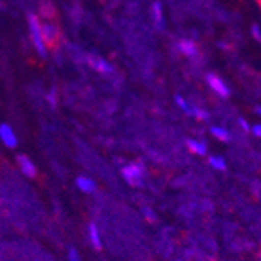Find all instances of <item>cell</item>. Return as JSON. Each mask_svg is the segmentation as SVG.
<instances>
[{
    "instance_id": "9",
    "label": "cell",
    "mask_w": 261,
    "mask_h": 261,
    "mask_svg": "<svg viewBox=\"0 0 261 261\" xmlns=\"http://www.w3.org/2000/svg\"><path fill=\"white\" fill-rule=\"evenodd\" d=\"M88 236H89V243L94 249H100L102 247V238H100V231L97 228V225L91 222L88 225Z\"/></svg>"
},
{
    "instance_id": "4",
    "label": "cell",
    "mask_w": 261,
    "mask_h": 261,
    "mask_svg": "<svg viewBox=\"0 0 261 261\" xmlns=\"http://www.w3.org/2000/svg\"><path fill=\"white\" fill-rule=\"evenodd\" d=\"M206 83L210 85V88L215 91L219 97L227 99L230 96V89L227 88V85L216 75V74H208L206 75Z\"/></svg>"
},
{
    "instance_id": "10",
    "label": "cell",
    "mask_w": 261,
    "mask_h": 261,
    "mask_svg": "<svg viewBox=\"0 0 261 261\" xmlns=\"http://www.w3.org/2000/svg\"><path fill=\"white\" fill-rule=\"evenodd\" d=\"M77 188L80 189L82 193H85V194H91V193H94L96 191V181H94L92 178H89V177H79L77 178Z\"/></svg>"
},
{
    "instance_id": "6",
    "label": "cell",
    "mask_w": 261,
    "mask_h": 261,
    "mask_svg": "<svg viewBox=\"0 0 261 261\" xmlns=\"http://www.w3.org/2000/svg\"><path fill=\"white\" fill-rule=\"evenodd\" d=\"M89 66L102 75H111L114 72V67L108 61L99 57H89Z\"/></svg>"
},
{
    "instance_id": "11",
    "label": "cell",
    "mask_w": 261,
    "mask_h": 261,
    "mask_svg": "<svg viewBox=\"0 0 261 261\" xmlns=\"http://www.w3.org/2000/svg\"><path fill=\"white\" fill-rule=\"evenodd\" d=\"M152 17H153V22L158 29H161L164 25V19H163V8H161V4L160 2H153L152 5Z\"/></svg>"
},
{
    "instance_id": "2",
    "label": "cell",
    "mask_w": 261,
    "mask_h": 261,
    "mask_svg": "<svg viewBox=\"0 0 261 261\" xmlns=\"http://www.w3.org/2000/svg\"><path fill=\"white\" fill-rule=\"evenodd\" d=\"M41 33H42V41L44 45L49 49H57L60 41H61V30L57 23L54 22H41Z\"/></svg>"
},
{
    "instance_id": "14",
    "label": "cell",
    "mask_w": 261,
    "mask_h": 261,
    "mask_svg": "<svg viewBox=\"0 0 261 261\" xmlns=\"http://www.w3.org/2000/svg\"><path fill=\"white\" fill-rule=\"evenodd\" d=\"M210 132H211L213 136L218 138V139H221V141H230V133H228L225 128H221V127H211Z\"/></svg>"
},
{
    "instance_id": "21",
    "label": "cell",
    "mask_w": 261,
    "mask_h": 261,
    "mask_svg": "<svg viewBox=\"0 0 261 261\" xmlns=\"http://www.w3.org/2000/svg\"><path fill=\"white\" fill-rule=\"evenodd\" d=\"M252 133H253L255 136H259V138H261V125H255V127L252 128Z\"/></svg>"
},
{
    "instance_id": "13",
    "label": "cell",
    "mask_w": 261,
    "mask_h": 261,
    "mask_svg": "<svg viewBox=\"0 0 261 261\" xmlns=\"http://www.w3.org/2000/svg\"><path fill=\"white\" fill-rule=\"evenodd\" d=\"M39 13H41L42 17H47V19H50V17H55V16H57L55 7H54L50 2H47V0L41 2V5H39Z\"/></svg>"
},
{
    "instance_id": "17",
    "label": "cell",
    "mask_w": 261,
    "mask_h": 261,
    "mask_svg": "<svg viewBox=\"0 0 261 261\" xmlns=\"http://www.w3.org/2000/svg\"><path fill=\"white\" fill-rule=\"evenodd\" d=\"M175 100H177V105H178L185 113H188V114H189V107H191V105H188V103H186V100H185L183 97H180V96H177V97H175Z\"/></svg>"
},
{
    "instance_id": "3",
    "label": "cell",
    "mask_w": 261,
    "mask_h": 261,
    "mask_svg": "<svg viewBox=\"0 0 261 261\" xmlns=\"http://www.w3.org/2000/svg\"><path fill=\"white\" fill-rule=\"evenodd\" d=\"M122 177L124 180L132 185V186H139L142 185V178H144V166L141 163H132L122 168Z\"/></svg>"
},
{
    "instance_id": "22",
    "label": "cell",
    "mask_w": 261,
    "mask_h": 261,
    "mask_svg": "<svg viewBox=\"0 0 261 261\" xmlns=\"http://www.w3.org/2000/svg\"><path fill=\"white\" fill-rule=\"evenodd\" d=\"M240 124H241V127H243L246 132H249V125H247V122H246L244 119H240Z\"/></svg>"
},
{
    "instance_id": "16",
    "label": "cell",
    "mask_w": 261,
    "mask_h": 261,
    "mask_svg": "<svg viewBox=\"0 0 261 261\" xmlns=\"http://www.w3.org/2000/svg\"><path fill=\"white\" fill-rule=\"evenodd\" d=\"M189 114H193V116H196L197 119H203V121H206L208 117H210V114L205 111V110H202V108H197V107H189Z\"/></svg>"
},
{
    "instance_id": "7",
    "label": "cell",
    "mask_w": 261,
    "mask_h": 261,
    "mask_svg": "<svg viewBox=\"0 0 261 261\" xmlns=\"http://www.w3.org/2000/svg\"><path fill=\"white\" fill-rule=\"evenodd\" d=\"M177 49L180 54H183L188 58H194L199 54V47L194 41H189V39H181L177 42Z\"/></svg>"
},
{
    "instance_id": "18",
    "label": "cell",
    "mask_w": 261,
    "mask_h": 261,
    "mask_svg": "<svg viewBox=\"0 0 261 261\" xmlns=\"http://www.w3.org/2000/svg\"><path fill=\"white\" fill-rule=\"evenodd\" d=\"M47 100H49V103L52 107H57V89L52 88V91L49 92V96H47Z\"/></svg>"
},
{
    "instance_id": "23",
    "label": "cell",
    "mask_w": 261,
    "mask_h": 261,
    "mask_svg": "<svg viewBox=\"0 0 261 261\" xmlns=\"http://www.w3.org/2000/svg\"><path fill=\"white\" fill-rule=\"evenodd\" d=\"M258 4H259V7H261V0H258Z\"/></svg>"
},
{
    "instance_id": "1",
    "label": "cell",
    "mask_w": 261,
    "mask_h": 261,
    "mask_svg": "<svg viewBox=\"0 0 261 261\" xmlns=\"http://www.w3.org/2000/svg\"><path fill=\"white\" fill-rule=\"evenodd\" d=\"M27 20H29V29H30V38H32V42L35 45V49H36V52L39 54L41 58H45L47 47L44 45V41H42L41 20H39V17L35 13H29Z\"/></svg>"
},
{
    "instance_id": "12",
    "label": "cell",
    "mask_w": 261,
    "mask_h": 261,
    "mask_svg": "<svg viewBox=\"0 0 261 261\" xmlns=\"http://www.w3.org/2000/svg\"><path fill=\"white\" fill-rule=\"evenodd\" d=\"M186 146H188L189 150H191L193 153H196V155H205V153H206V144H205V142L189 139V141L186 142Z\"/></svg>"
},
{
    "instance_id": "5",
    "label": "cell",
    "mask_w": 261,
    "mask_h": 261,
    "mask_svg": "<svg viewBox=\"0 0 261 261\" xmlns=\"http://www.w3.org/2000/svg\"><path fill=\"white\" fill-rule=\"evenodd\" d=\"M0 141L10 149H14L17 146V136L8 124H0Z\"/></svg>"
},
{
    "instance_id": "8",
    "label": "cell",
    "mask_w": 261,
    "mask_h": 261,
    "mask_svg": "<svg viewBox=\"0 0 261 261\" xmlns=\"http://www.w3.org/2000/svg\"><path fill=\"white\" fill-rule=\"evenodd\" d=\"M17 164H19V168H20V171H22L23 175H27L30 178L36 175V166H35V163L32 161L30 156H27V155H19L17 156Z\"/></svg>"
},
{
    "instance_id": "20",
    "label": "cell",
    "mask_w": 261,
    "mask_h": 261,
    "mask_svg": "<svg viewBox=\"0 0 261 261\" xmlns=\"http://www.w3.org/2000/svg\"><path fill=\"white\" fill-rule=\"evenodd\" d=\"M69 261H82V258H80V255H79V252L75 249L69 250Z\"/></svg>"
},
{
    "instance_id": "15",
    "label": "cell",
    "mask_w": 261,
    "mask_h": 261,
    "mask_svg": "<svg viewBox=\"0 0 261 261\" xmlns=\"http://www.w3.org/2000/svg\"><path fill=\"white\" fill-rule=\"evenodd\" d=\"M210 164L215 169H219V171H224L227 168V164H225L222 156H210Z\"/></svg>"
},
{
    "instance_id": "19",
    "label": "cell",
    "mask_w": 261,
    "mask_h": 261,
    "mask_svg": "<svg viewBox=\"0 0 261 261\" xmlns=\"http://www.w3.org/2000/svg\"><path fill=\"white\" fill-rule=\"evenodd\" d=\"M252 36H253L258 42H261V30H259V27L256 25V23H253V25H252Z\"/></svg>"
},
{
    "instance_id": "24",
    "label": "cell",
    "mask_w": 261,
    "mask_h": 261,
    "mask_svg": "<svg viewBox=\"0 0 261 261\" xmlns=\"http://www.w3.org/2000/svg\"><path fill=\"white\" fill-rule=\"evenodd\" d=\"M0 2H2V0H0ZM0 7H2V4H0Z\"/></svg>"
}]
</instances>
